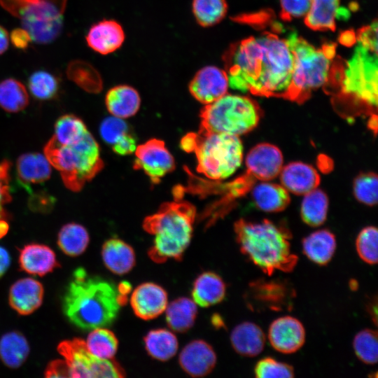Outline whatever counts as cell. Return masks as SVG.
<instances>
[{"instance_id":"cell-1","label":"cell","mask_w":378,"mask_h":378,"mask_svg":"<svg viewBox=\"0 0 378 378\" xmlns=\"http://www.w3.org/2000/svg\"><path fill=\"white\" fill-rule=\"evenodd\" d=\"M223 60L232 89L284 98L290 85L293 55L286 39L274 33L250 36L233 44Z\"/></svg>"},{"instance_id":"cell-2","label":"cell","mask_w":378,"mask_h":378,"mask_svg":"<svg viewBox=\"0 0 378 378\" xmlns=\"http://www.w3.org/2000/svg\"><path fill=\"white\" fill-rule=\"evenodd\" d=\"M377 22L362 28L349 59L334 62L327 91L332 90L333 102L346 115H377Z\"/></svg>"},{"instance_id":"cell-3","label":"cell","mask_w":378,"mask_h":378,"mask_svg":"<svg viewBox=\"0 0 378 378\" xmlns=\"http://www.w3.org/2000/svg\"><path fill=\"white\" fill-rule=\"evenodd\" d=\"M123 304L113 284L89 275L82 267L74 271L62 300L64 315L82 330L111 325Z\"/></svg>"},{"instance_id":"cell-4","label":"cell","mask_w":378,"mask_h":378,"mask_svg":"<svg viewBox=\"0 0 378 378\" xmlns=\"http://www.w3.org/2000/svg\"><path fill=\"white\" fill-rule=\"evenodd\" d=\"M234 230L241 253L265 274L295 269L298 257L292 251V236L286 227L267 219L260 222L239 219Z\"/></svg>"},{"instance_id":"cell-5","label":"cell","mask_w":378,"mask_h":378,"mask_svg":"<svg viewBox=\"0 0 378 378\" xmlns=\"http://www.w3.org/2000/svg\"><path fill=\"white\" fill-rule=\"evenodd\" d=\"M195 215L192 204L174 202L162 204L156 213L145 218L144 229L154 237L148 251L154 262L181 260L192 236Z\"/></svg>"},{"instance_id":"cell-6","label":"cell","mask_w":378,"mask_h":378,"mask_svg":"<svg viewBox=\"0 0 378 378\" xmlns=\"http://www.w3.org/2000/svg\"><path fill=\"white\" fill-rule=\"evenodd\" d=\"M293 55L290 85L284 97L298 103L306 101L312 92L329 83L336 53L335 43L316 48L295 32L286 38Z\"/></svg>"},{"instance_id":"cell-7","label":"cell","mask_w":378,"mask_h":378,"mask_svg":"<svg viewBox=\"0 0 378 378\" xmlns=\"http://www.w3.org/2000/svg\"><path fill=\"white\" fill-rule=\"evenodd\" d=\"M43 151L50 165L59 172L65 186L74 192L80 191L104 166L99 144L88 130L67 143H59L52 136Z\"/></svg>"},{"instance_id":"cell-8","label":"cell","mask_w":378,"mask_h":378,"mask_svg":"<svg viewBox=\"0 0 378 378\" xmlns=\"http://www.w3.org/2000/svg\"><path fill=\"white\" fill-rule=\"evenodd\" d=\"M260 115V108L254 100L225 94L202 108L200 130L239 136L254 129Z\"/></svg>"},{"instance_id":"cell-9","label":"cell","mask_w":378,"mask_h":378,"mask_svg":"<svg viewBox=\"0 0 378 378\" xmlns=\"http://www.w3.org/2000/svg\"><path fill=\"white\" fill-rule=\"evenodd\" d=\"M193 151L197 171L212 180L232 175L243 160V146L238 136L200 130Z\"/></svg>"},{"instance_id":"cell-10","label":"cell","mask_w":378,"mask_h":378,"mask_svg":"<svg viewBox=\"0 0 378 378\" xmlns=\"http://www.w3.org/2000/svg\"><path fill=\"white\" fill-rule=\"evenodd\" d=\"M67 0H0L1 6L20 19L31 41L49 44L62 33Z\"/></svg>"},{"instance_id":"cell-11","label":"cell","mask_w":378,"mask_h":378,"mask_svg":"<svg viewBox=\"0 0 378 378\" xmlns=\"http://www.w3.org/2000/svg\"><path fill=\"white\" fill-rule=\"evenodd\" d=\"M57 351L69 366L70 377H125L123 369L117 362L96 357L89 351L82 339L64 340L58 344Z\"/></svg>"},{"instance_id":"cell-12","label":"cell","mask_w":378,"mask_h":378,"mask_svg":"<svg viewBox=\"0 0 378 378\" xmlns=\"http://www.w3.org/2000/svg\"><path fill=\"white\" fill-rule=\"evenodd\" d=\"M295 298V289L282 280L257 279L248 284L245 301L253 311L289 310Z\"/></svg>"},{"instance_id":"cell-13","label":"cell","mask_w":378,"mask_h":378,"mask_svg":"<svg viewBox=\"0 0 378 378\" xmlns=\"http://www.w3.org/2000/svg\"><path fill=\"white\" fill-rule=\"evenodd\" d=\"M134 153V167L143 170L154 183H158L175 167L172 155L161 140L150 139L137 146Z\"/></svg>"},{"instance_id":"cell-14","label":"cell","mask_w":378,"mask_h":378,"mask_svg":"<svg viewBox=\"0 0 378 378\" xmlns=\"http://www.w3.org/2000/svg\"><path fill=\"white\" fill-rule=\"evenodd\" d=\"M228 87L226 71L208 65L196 72L190 82L189 91L196 100L206 105L227 94Z\"/></svg>"},{"instance_id":"cell-15","label":"cell","mask_w":378,"mask_h":378,"mask_svg":"<svg viewBox=\"0 0 378 378\" xmlns=\"http://www.w3.org/2000/svg\"><path fill=\"white\" fill-rule=\"evenodd\" d=\"M302 323L290 316L279 317L272 322L268 330L271 346L277 351L290 354L298 351L305 342Z\"/></svg>"},{"instance_id":"cell-16","label":"cell","mask_w":378,"mask_h":378,"mask_svg":"<svg viewBox=\"0 0 378 378\" xmlns=\"http://www.w3.org/2000/svg\"><path fill=\"white\" fill-rule=\"evenodd\" d=\"M283 155L278 147L268 143L254 146L246 158V172L257 181H268L279 175Z\"/></svg>"},{"instance_id":"cell-17","label":"cell","mask_w":378,"mask_h":378,"mask_svg":"<svg viewBox=\"0 0 378 378\" xmlns=\"http://www.w3.org/2000/svg\"><path fill=\"white\" fill-rule=\"evenodd\" d=\"M164 289L154 283H144L132 293L130 303L134 314L144 320L156 318L165 311L168 304Z\"/></svg>"},{"instance_id":"cell-18","label":"cell","mask_w":378,"mask_h":378,"mask_svg":"<svg viewBox=\"0 0 378 378\" xmlns=\"http://www.w3.org/2000/svg\"><path fill=\"white\" fill-rule=\"evenodd\" d=\"M216 355L207 342L196 340L188 343L179 355L182 369L192 377H203L214 368Z\"/></svg>"},{"instance_id":"cell-19","label":"cell","mask_w":378,"mask_h":378,"mask_svg":"<svg viewBox=\"0 0 378 378\" xmlns=\"http://www.w3.org/2000/svg\"><path fill=\"white\" fill-rule=\"evenodd\" d=\"M125 38L124 29L120 24L113 20H103L91 26L85 40L92 50L106 55L119 49Z\"/></svg>"},{"instance_id":"cell-20","label":"cell","mask_w":378,"mask_h":378,"mask_svg":"<svg viewBox=\"0 0 378 378\" xmlns=\"http://www.w3.org/2000/svg\"><path fill=\"white\" fill-rule=\"evenodd\" d=\"M43 295V286L40 281L33 278H22L10 286L8 302L19 314L29 315L41 305Z\"/></svg>"},{"instance_id":"cell-21","label":"cell","mask_w":378,"mask_h":378,"mask_svg":"<svg viewBox=\"0 0 378 378\" xmlns=\"http://www.w3.org/2000/svg\"><path fill=\"white\" fill-rule=\"evenodd\" d=\"M281 186L288 192L304 195L317 188L320 176L311 165L301 162H293L281 168L279 173Z\"/></svg>"},{"instance_id":"cell-22","label":"cell","mask_w":378,"mask_h":378,"mask_svg":"<svg viewBox=\"0 0 378 378\" xmlns=\"http://www.w3.org/2000/svg\"><path fill=\"white\" fill-rule=\"evenodd\" d=\"M18 262L21 270L40 276L60 266L49 246L36 243L24 245L20 249Z\"/></svg>"},{"instance_id":"cell-23","label":"cell","mask_w":378,"mask_h":378,"mask_svg":"<svg viewBox=\"0 0 378 378\" xmlns=\"http://www.w3.org/2000/svg\"><path fill=\"white\" fill-rule=\"evenodd\" d=\"M16 174L19 184L30 193L31 185L42 184L50 178V164L41 153H24L17 160Z\"/></svg>"},{"instance_id":"cell-24","label":"cell","mask_w":378,"mask_h":378,"mask_svg":"<svg viewBox=\"0 0 378 378\" xmlns=\"http://www.w3.org/2000/svg\"><path fill=\"white\" fill-rule=\"evenodd\" d=\"M230 342L234 350L239 355L254 357L264 349L265 335L258 325L246 321L239 323L232 330Z\"/></svg>"},{"instance_id":"cell-25","label":"cell","mask_w":378,"mask_h":378,"mask_svg":"<svg viewBox=\"0 0 378 378\" xmlns=\"http://www.w3.org/2000/svg\"><path fill=\"white\" fill-rule=\"evenodd\" d=\"M105 104L111 115L125 119L137 113L141 105V97L133 87L119 85L107 92Z\"/></svg>"},{"instance_id":"cell-26","label":"cell","mask_w":378,"mask_h":378,"mask_svg":"<svg viewBox=\"0 0 378 378\" xmlns=\"http://www.w3.org/2000/svg\"><path fill=\"white\" fill-rule=\"evenodd\" d=\"M225 293L226 286L222 278L213 272H205L195 280L192 296L196 304L207 307L220 303Z\"/></svg>"},{"instance_id":"cell-27","label":"cell","mask_w":378,"mask_h":378,"mask_svg":"<svg viewBox=\"0 0 378 378\" xmlns=\"http://www.w3.org/2000/svg\"><path fill=\"white\" fill-rule=\"evenodd\" d=\"M102 257L105 266L116 274L129 272L136 261L133 248L124 241L117 238H112L104 242L102 248Z\"/></svg>"},{"instance_id":"cell-28","label":"cell","mask_w":378,"mask_h":378,"mask_svg":"<svg viewBox=\"0 0 378 378\" xmlns=\"http://www.w3.org/2000/svg\"><path fill=\"white\" fill-rule=\"evenodd\" d=\"M302 251L313 262L326 265L332 258L336 250V239L328 230L312 232L302 240Z\"/></svg>"},{"instance_id":"cell-29","label":"cell","mask_w":378,"mask_h":378,"mask_svg":"<svg viewBox=\"0 0 378 378\" xmlns=\"http://www.w3.org/2000/svg\"><path fill=\"white\" fill-rule=\"evenodd\" d=\"M252 197L258 209L266 212L284 210L290 203L287 190L281 185L262 182L253 188Z\"/></svg>"},{"instance_id":"cell-30","label":"cell","mask_w":378,"mask_h":378,"mask_svg":"<svg viewBox=\"0 0 378 378\" xmlns=\"http://www.w3.org/2000/svg\"><path fill=\"white\" fill-rule=\"evenodd\" d=\"M339 6L340 0H312L305 24L313 30L334 31Z\"/></svg>"},{"instance_id":"cell-31","label":"cell","mask_w":378,"mask_h":378,"mask_svg":"<svg viewBox=\"0 0 378 378\" xmlns=\"http://www.w3.org/2000/svg\"><path fill=\"white\" fill-rule=\"evenodd\" d=\"M29 346L25 337L19 332L12 331L0 339V359L8 368H17L26 360Z\"/></svg>"},{"instance_id":"cell-32","label":"cell","mask_w":378,"mask_h":378,"mask_svg":"<svg viewBox=\"0 0 378 378\" xmlns=\"http://www.w3.org/2000/svg\"><path fill=\"white\" fill-rule=\"evenodd\" d=\"M165 310L168 326L178 332H184L193 326L197 313L195 302L186 298L176 299Z\"/></svg>"},{"instance_id":"cell-33","label":"cell","mask_w":378,"mask_h":378,"mask_svg":"<svg viewBox=\"0 0 378 378\" xmlns=\"http://www.w3.org/2000/svg\"><path fill=\"white\" fill-rule=\"evenodd\" d=\"M144 344L148 354L153 358L161 361H166L172 358L178 347L175 335L162 328L150 331L144 337Z\"/></svg>"},{"instance_id":"cell-34","label":"cell","mask_w":378,"mask_h":378,"mask_svg":"<svg viewBox=\"0 0 378 378\" xmlns=\"http://www.w3.org/2000/svg\"><path fill=\"white\" fill-rule=\"evenodd\" d=\"M90 237L87 230L76 223H67L59 230L57 243L66 255L76 257L81 255L87 248Z\"/></svg>"},{"instance_id":"cell-35","label":"cell","mask_w":378,"mask_h":378,"mask_svg":"<svg viewBox=\"0 0 378 378\" xmlns=\"http://www.w3.org/2000/svg\"><path fill=\"white\" fill-rule=\"evenodd\" d=\"M328 208L326 194L316 188L304 195L300 209L301 218L309 226H320L326 220Z\"/></svg>"},{"instance_id":"cell-36","label":"cell","mask_w":378,"mask_h":378,"mask_svg":"<svg viewBox=\"0 0 378 378\" xmlns=\"http://www.w3.org/2000/svg\"><path fill=\"white\" fill-rule=\"evenodd\" d=\"M67 78L88 92H99L102 86L101 76L97 69L88 62L71 60L66 69Z\"/></svg>"},{"instance_id":"cell-37","label":"cell","mask_w":378,"mask_h":378,"mask_svg":"<svg viewBox=\"0 0 378 378\" xmlns=\"http://www.w3.org/2000/svg\"><path fill=\"white\" fill-rule=\"evenodd\" d=\"M29 104V95L24 85L9 78L0 82V107L9 113L24 110Z\"/></svg>"},{"instance_id":"cell-38","label":"cell","mask_w":378,"mask_h":378,"mask_svg":"<svg viewBox=\"0 0 378 378\" xmlns=\"http://www.w3.org/2000/svg\"><path fill=\"white\" fill-rule=\"evenodd\" d=\"M192 10L198 24L209 27L225 17L227 4L225 0H192Z\"/></svg>"},{"instance_id":"cell-39","label":"cell","mask_w":378,"mask_h":378,"mask_svg":"<svg viewBox=\"0 0 378 378\" xmlns=\"http://www.w3.org/2000/svg\"><path fill=\"white\" fill-rule=\"evenodd\" d=\"M86 346L89 351L102 359H113L118 346L114 333L108 329L97 328L88 335Z\"/></svg>"},{"instance_id":"cell-40","label":"cell","mask_w":378,"mask_h":378,"mask_svg":"<svg viewBox=\"0 0 378 378\" xmlns=\"http://www.w3.org/2000/svg\"><path fill=\"white\" fill-rule=\"evenodd\" d=\"M28 88L31 95L39 100L53 99L59 90V81L51 73L38 70L28 78Z\"/></svg>"},{"instance_id":"cell-41","label":"cell","mask_w":378,"mask_h":378,"mask_svg":"<svg viewBox=\"0 0 378 378\" xmlns=\"http://www.w3.org/2000/svg\"><path fill=\"white\" fill-rule=\"evenodd\" d=\"M353 347L360 360L368 365L375 364L378 356L377 331L364 329L358 332L354 337Z\"/></svg>"},{"instance_id":"cell-42","label":"cell","mask_w":378,"mask_h":378,"mask_svg":"<svg viewBox=\"0 0 378 378\" xmlns=\"http://www.w3.org/2000/svg\"><path fill=\"white\" fill-rule=\"evenodd\" d=\"M88 130L80 118L73 114H65L56 121L52 136L59 143H67L79 138Z\"/></svg>"},{"instance_id":"cell-43","label":"cell","mask_w":378,"mask_h":378,"mask_svg":"<svg viewBox=\"0 0 378 378\" xmlns=\"http://www.w3.org/2000/svg\"><path fill=\"white\" fill-rule=\"evenodd\" d=\"M378 232L374 226L361 230L356 240V248L360 258L369 265L377 262Z\"/></svg>"},{"instance_id":"cell-44","label":"cell","mask_w":378,"mask_h":378,"mask_svg":"<svg viewBox=\"0 0 378 378\" xmlns=\"http://www.w3.org/2000/svg\"><path fill=\"white\" fill-rule=\"evenodd\" d=\"M354 193L360 202L373 206L377 203L378 179L374 173H363L358 175L354 182Z\"/></svg>"},{"instance_id":"cell-45","label":"cell","mask_w":378,"mask_h":378,"mask_svg":"<svg viewBox=\"0 0 378 378\" xmlns=\"http://www.w3.org/2000/svg\"><path fill=\"white\" fill-rule=\"evenodd\" d=\"M254 374L258 378H292L295 375L291 365L271 357L260 359L255 365Z\"/></svg>"},{"instance_id":"cell-46","label":"cell","mask_w":378,"mask_h":378,"mask_svg":"<svg viewBox=\"0 0 378 378\" xmlns=\"http://www.w3.org/2000/svg\"><path fill=\"white\" fill-rule=\"evenodd\" d=\"M129 132V126L125 119L113 115L104 119L99 126L102 139L111 146Z\"/></svg>"},{"instance_id":"cell-47","label":"cell","mask_w":378,"mask_h":378,"mask_svg":"<svg viewBox=\"0 0 378 378\" xmlns=\"http://www.w3.org/2000/svg\"><path fill=\"white\" fill-rule=\"evenodd\" d=\"M10 166L6 159L0 161V219L8 218L5 205L12 200L9 186Z\"/></svg>"},{"instance_id":"cell-48","label":"cell","mask_w":378,"mask_h":378,"mask_svg":"<svg viewBox=\"0 0 378 378\" xmlns=\"http://www.w3.org/2000/svg\"><path fill=\"white\" fill-rule=\"evenodd\" d=\"M312 0H280V15L283 20L305 17L311 7Z\"/></svg>"},{"instance_id":"cell-49","label":"cell","mask_w":378,"mask_h":378,"mask_svg":"<svg viewBox=\"0 0 378 378\" xmlns=\"http://www.w3.org/2000/svg\"><path fill=\"white\" fill-rule=\"evenodd\" d=\"M54 202L53 197L46 192H31L29 205L33 211L47 213L52 209Z\"/></svg>"},{"instance_id":"cell-50","label":"cell","mask_w":378,"mask_h":378,"mask_svg":"<svg viewBox=\"0 0 378 378\" xmlns=\"http://www.w3.org/2000/svg\"><path fill=\"white\" fill-rule=\"evenodd\" d=\"M136 141L130 132L112 146L113 151L120 155H127L135 152Z\"/></svg>"},{"instance_id":"cell-51","label":"cell","mask_w":378,"mask_h":378,"mask_svg":"<svg viewBox=\"0 0 378 378\" xmlns=\"http://www.w3.org/2000/svg\"><path fill=\"white\" fill-rule=\"evenodd\" d=\"M46 377H70L69 366L64 360H54L48 363L45 372Z\"/></svg>"},{"instance_id":"cell-52","label":"cell","mask_w":378,"mask_h":378,"mask_svg":"<svg viewBox=\"0 0 378 378\" xmlns=\"http://www.w3.org/2000/svg\"><path fill=\"white\" fill-rule=\"evenodd\" d=\"M9 40L17 49L25 50L31 41L29 32L24 28H15L10 32Z\"/></svg>"},{"instance_id":"cell-53","label":"cell","mask_w":378,"mask_h":378,"mask_svg":"<svg viewBox=\"0 0 378 378\" xmlns=\"http://www.w3.org/2000/svg\"><path fill=\"white\" fill-rule=\"evenodd\" d=\"M10 255L7 250L0 246V278L6 272L10 265Z\"/></svg>"},{"instance_id":"cell-54","label":"cell","mask_w":378,"mask_h":378,"mask_svg":"<svg viewBox=\"0 0 378 378\" xmlns=\"http://www.w3.org/2000/svg\"><path fill=\"white\" fill-rule=\"evenodd\" d=\"M195 134L190 133L185 136L181 141V148L186 152H192L195 145Z\"/></svg>"},{"instance_id":"cell-55","label":"cell","mask_w":378,"mask_h":378,"mask_svg":"<svg viewBox=\"0 0 378 378\" xmlns=\"http://www.w3.org/2000/svg\"><path fill=\"white\" fill-rule=\"evenodd\" d=\"M9 45V36L7 30L0 25V55L4 53Z\"/></svg>"},{"instance_id":"cell-56","label":"cell","mask_w":378,"mask_h":378,"mask_svg":"<svg viewBox=\"0 0 378 378\" xmlns=\"http://www.w3.org/2000/svg\"><path fill=\"white\" fill-rule=\"evenodd\" d=\"M372 300H370L368 303V312L369 313V315L372 318V322L376 325L377 321V297L375 296L374 299H372Z\"/></svg>"},{"instance_id":"cell-57","label":"cell","mask_w":378,"mask_h":378,"mask_svg":"<svg viewBox=\"0 0 378 378\" xmlns=\"http://www.w3.org/2000/svg\"><path fill=\"white\" fill-rule=\"evenodd\" d=\"M8 230V223L6 220L0 219V239L7 234Z\"/></svg>"},{"instance_id":"cell-58","label":"cell","mask_w":378,"mask_h":378,"mask_svg":"<svg viewBox=\"0 0 378 378\" xmlns=\"http://www.w3.org/2000/svg\"><path fill=\"white\" fill-rule=\"evenodd\" d=\"M358 287V283L354 280V281H350V288L351 289H356Z\"/></svg>"}]
</instances>
